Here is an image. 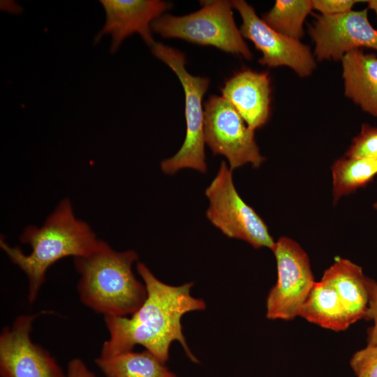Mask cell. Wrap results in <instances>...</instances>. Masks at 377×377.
Here are the masks:
<instances>
[{
    "label": "cell",
    "mask_w": 377,
    "mask_h": 377,
    "mask_svg": "<svg viewBox=\"0 0 377 377\" xmlns=\"http://www.w3.org/2000/svg\"><path fill=\"white\" fill-rule=\"evenodd\" d=\"M137 271L147 289L146 300L131 318L105 316L110 337L103 344L101 356L131 351L135 345H141L165 363L170 344L177 341L188 357L198 362L186 341L181 323L185 313L206 306L203 300L191 296L193 283L179 286L163 283L142 263H138Z\"/></svg>",
    "instance_id": "6da1fadb"
},
{
    "label": "cell",
    "mask_w": 377,
    "mask_h": 377,
    "mask_svg": "<svg viewBox=\"0 0 377 377\" xmlns=\"http://www.w3.org/2000/svg\"><path fill=\"white\" fill-rule=\"evenodd\" d=\"M20 241L31 246L30 254H24L19 247L10 246L2 237L0 246L11 262L27 275L28 300L33 303L53 264L68 256H88L101 239L86 222L75 217L71 202L66 198L60 202L41 227L25 228Z\"/></svg>",
    "instance_id": "7a4b0ae2"
},
{
    "label": "cell",
    "mask_w": 377,
    "mask_h": 377,
    "mask_svg": "<svg viewBox=\"0 0 377 377\" xmlns=\"http://www.w3.org/2000/svg\"><path fill=\"white\" fill-rule=\"evenodd\" d=\"M138 258L135 251H117L102 240L88 256L75 258L81 302L105 316L133 314L147 296L132 270Z\"/></svg>",
    "instance_id": "3957f363"
},
{
    "label": "cell",
    "mask_w": 377,
    "mask_h": 377,
    "mask_svg": "<svg viewBox=\"0 0 377 377\" xmlns=\"http://www.w3.org/2000/svg\"><path fill=\"white\" fill-rule=\"evenodd\" d=\"M202 8L182 16L162 15L151 23V30L163 38H176L202 45H212L247 60L252 53L237 27L232 2L200 1Z\"/></svg>",
    "instance_id": "277c9868"
},
{
    "label": "cell",
    "mask_w": 377,
    "mask_h": 377,
    "mask_svg": "<svg viewBox=\"0 0 377 377\" xmlns=\"http://www.w3.org/2000/svg\"><path fill=\"white\" fill-rule=\"evenodd\" d=\"M150 49L153 54L168 65L177 75L185 95L186 135L182 146L172 157L161 163L162 171L173 175L184 168L202 173L207 172L204 136V109L202 100L208 89L209 79L195 76L185 68V54L154 41Z\"/></svg>",
    "instance_id": "5b68a950"
},
{
    "label": "cell",
    "mask_w": 377,
    "mask_h": 377,
    "mask_svg": "<svg viewBox=\"0 0 377 377\" xmlns=\"http://www.w3.org/2000/svg\"><path fill=\"white\" fill-rule=\"evenodd\" d=\"M205 194L209 206L206 216L226 237L246 242L255 249H273L275 241L263 219L238 193L232 170L225 161Z\"/></svg>",
    "instance_id": "8992f818"
},
{
    "label": "cell",
    "mask_w": 377,
    "mask_h": 377,
    "mask_svg": "<svg viewBox=\"0 0 377 377\" xmlns=\"http://www.w3.org/2000/svg\"><path fill=\"white\" fill-rule=\"evenodd\" d=\"M250 128L223 96L212 95L204 105L205 144L214 154L225 156L231 170L250 163L259 168L265 161Z\"/></svg>",
    "instance_id": "52a82bcc"
},
{
    "label": "cell",
    "mask_w": 377,
    "mask_h": 377,
    "mask_svg": "<svg viewBox=\"0 0 377 377\" xmlns=\"http://www.w3.org/2000/svg\"><path fill=\"white\" fill-rule=\"evenodd\" d=\"M272 251L276 262L277 279L267 297L266 316L271 320H290L299 316L316 281L308 255L297 242L281 237Z\"/></svg>",
    "instance_id": "ba28073f"
},
{
    "label": "cell",
    "mask_w": 377,
    "mask_h": 377,
    "mask_svg": "<svg viewBox=\"0 0 377 377\" xmlns=\"http://www.w3.org/2000/svg\"><path fill=\"white\" fill-rule=\"evenodd\" d=\"M232 7L239 13L240 32L261 52L258 62L268 67L287 66L298 76H309L316 67L313 54L300 40L287 37L269 27L244 0H233Z\"/></svg>",
    "instance_id": "9c48e42d"
},
{
    "label": "cell",
    "mask_w": 377,
    "mask_h": 377,
    "mask_svg": "<svg viewBox=\"0 0 377 377\" xmlns=\"http://www.w3.org/2000/svg\"><path fill=\"white\" fill-rule=\"evenodd\" d=\"M318 61L342 59L345 54L362 47L377 51V29L368 19V9L316 16L309 28Z\"/></svg>",
    "instance_id": "30bf717a"
},
{
    "label": "cell",
    "mask_w": 377,
    "mask_h": 377,
    "mask_svg": "<svg viewBox=\"0 0 377 377\" xmlns=\"http://www.w3.org/2000/svg\"><path fill=\"white\" fill-rule=\"evenodd\" d=\"M36 315H21L0 334L1 377H65L56 360L30 337Z\"/></svg>",
    "instance_id": "8fae6325"
},
{
    "label": "cell",
    "mask_w": 377,
    "mask_h": 377,
    "mask_svg": "<svg viewBox=\"0 0 377 377\" xmlns=\"http://www.w3.org/2000/svg\"><path fill=\"white\" fill-rule=\"evenodd\" d=\"M105 22L95 36L98 43L105 35L111 36L110 52L114 53L125 38L138 33L150 47L154 42L151 23L170 9L171 4L160 0H101Z\"/></svg>",
    "instance_id": "7c38bea8"
},
{
    "label": "cell",
    "mask_w": 377,
    "mask_h": 377,
    "mask_svg": "<svg viewBox=\"0 0 377 377\" xmlns=\"http://www.w3.org/2000/svg\"><path fill=\"white\" fill-rule=\"evenodd\" d=\"M221 91L252 130L269 120L272 87L267 72L239 71L226 81Z\"/></svg>",
    "instance_id": "4fadbf2b"
},
{
    "label": "cell",
    "mask_w": 377,
    "mask_h": 377,
    "mask_svg": "<svg viewBox=\"0 0 377 377\" xmlns=\"http://www.w3.org/2000/svg\"><path fill=\"white\" fill-rule=\"evenodd\" d=\"M345 96L377 117V56L355 50L341 59Z\"/></svg>",
    "instance_id": "5bb4252c"
},
{
    "label": "cell",
    "mask_w": 377,
    "mask_h": 377,
    "mask_svg": "<svg viewBox=\"0 0 377 377\" xmlns=\"http://www.w3.org/2000/svg\"><path fill=\"white\" fill-rule=\"evenodd\" d=\"M368 279L362 267L341 257L335 258L322 277L335 289L353 323L367 316Z\"/></svg>",
    "instance_id": "9a60e30c"
},
{
    "label": "cell",
    "mask_w": 377,
    "mask_h": 377,
    "mask_svg": "<svg viewBox=\"0 0 377 377\" xmlns=\"http://www.w3.org/2000/svg\"><path fill=\"white\" fill-rule=\"evenodd\" d=\"M299 316L337 332L345 330L353 324L335 289L322 279L315 282L300 308Z\"/></svg>",
    "instance_id": "2e32d148"
},
{
    "label": "cell",
    "mask_w": 377,
    "mask_h": 377,
    "mask_svg": "<svg viewBox=\"0 0 377 377\" xmlns=\"http://www.w3.org/2000/svg\"><path fill=\"white\" fill-rule=\"evenodd\" d=\"M95 363L105 377H177L147 350L100 356Z\"/></svg>",
    "instance_id": "e0dca14e"
},
{
    "label": "cell",
    "mask_w": 377,
    "mask_h": 377,
    "mask_svg": "<svg viewBox=\"0 0 377 377\" xmlns=\"http://www.w3.org/2000/svg\"><path fill=\"white\" fill-rule=\"evenodd\" d=\"M333 204L343 195L365 187L377 175V160L343 157L332 165Z\"/></svg>",
    "instance_id": "ac0fdd59"
},
{
    "label": "cell",
    "mask_w": 377,
    "mask_h": 377,
    "mask_svg": "<svg viewBox=\"0 0 377 377\" xmlns=\"http://www.w3.org/2000/svg\"><path fill=\"white\" fill-rule=\"evenodd\" d=\"M312 10V0H276L262 20L276 31L300 40L304 22Z\"/></svg>",
    "instance_id": "d6986e66"
},
{
    "label": "cell",
    "mask_w": 377,
    "mask_h": 377,
    "mask_svg": "<svg viewBox=\"0 0 377 377\" xmlns=\"http://www.w3.org/2000/svg\"><path fill=\"white\" fill-rule=\"evenodd\" d=\"M348 158H367L377 160V126L362 124L345 153Z\"/></svg>",
    "instance_id": "ffe728a7"
},
{
    "label": "cell",
    "mask_w": 377,
    "mask_h": 377,
    "mask_svg": "<svg viewBox=\"0 0 377 377\" xmlns=\"http://www.w3.org/2000/svg\"><path fill=\"white\" fill-rule=\"evenodd\" d=\"M350 365L357 377H377V346L368 344L356 351Z\"/></svg>",
    "instance_id": "44dd1931"
},
{
    "label": "cell",
    "mask_w": 377,
    "mask_h": 377,
    "mask_svg": "<svg viewBox=\"0 0 377 377\" xmlns=\"http://www.w3.org/2000/svg\"><path fill=\"white\" fill-rule=\"evenodd\" d=\"M369 305L366 318L374 325L368 330L367 343L377 346V282L368 279Z\"/></svg>",
    "instance_id": "7402d4cb"
},
{
    "label": "cell",
    "mask_w": 377,
    "mask_h": 377,
    "mask_svg": "<svg viewBox=\"0 0 377 377\" xmlns=\"http://www.w3.org/2000/svg\"><path fill=\"white\" fill-rule=\"evenodd\" d=\"M364 1L356 0H312L313 9L323 15H334L352 10L354 5Z\"/></svg>",
    "instance_id": "603a6c76"
},
{
    "label": "cell",
    "mask_w": 377,
    "mask_h": 377,
    "mask_svg": "<svg viewBox=\"0 0 377 377\" xmlns=\"http://www.w3.org/2000/svg\"><path fill=\"white\" fill-rule=\"evenodd\" d=\"M65 377H96L80 358H74L68 364L67 373Z\"/></svg>",
    "instance_id": "cb8c5ba5"
},
{
    "label": "cell",
    "mask_w": 377,
    "mask_h": 377,
    "mask_svg": "<svg viewBox=\"0 0 377 377\" xmlns=\"http://www.w3.org/2000/svg\"><path fill=\"white\" fill-rule=\"evenodd\" d=\"M366 2L367 3V8L368 10L370 9L374 11L377 17V0H369V1H366ZM376 29H377V27H376Z\"/></svg>",
    "instance_id": "d4e9b609"
},
{
    "label": "cell",
    "mask_w": 377,
    "mask_h": 377,
    "mask_svg": "<svg viewBox=\"0 0 377 377\" xmlns=\"http://www.w3.org/2000/svg\"><path fill=\"white\" fill-rule=\"evenodd\" d=\"M373 207L375 210L377 211V201L373 204Z\"/></svg>",
    "instance_id": "484cf974"
}]
</instances>
